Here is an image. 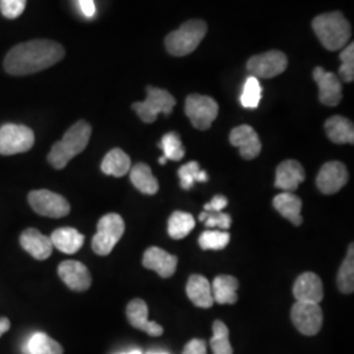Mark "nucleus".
I'll list each match as a JSON object with an SVG mask.
<instances>
[{
    "mask_svg": "<svg viewBox=\"0 0 354 354\" xmlns=\"http://www.w3.org/2000/svg\"><path fill=\"white\" fill-rule=\"evenodd\" d=\"M64 48L50 39H33L8 51L3 67L10 75L36 74L64 59Z\"/></svg>",
    "mask_w": 354,
    "mask_h": 354,
    "instance_id": "nucleus-1",
    "label": "nucleus"
},
{
    "mask_svg": "<svg viewBox=\"0 0 354 354\" xmlns=\"http://www.w3.org/2000/svg\"><path fill=\"white\" fill-rule=\"evenodd\" d=\"M92 134V127L87 121H77L64 133V138L54 143L48 155V162L55 169H64L68 162L84 151Z\"/></svg>",
    "mask_w": 354,
    "mask_h": 354,
    "instance_id": "nucleus-2",
    "label": "nucleus"
},
{
    "mask_svg": "<svg viewBox=\"0 0 354 354\" xmlns=\"http://www.w3.org/2000/svg\"><path fill=\"white\" fill-rule=\"evenodd\" d=\"M313 29L322 45L329 51L342 49L351 39L352 26L342 12L319 15L313 20Z\"/></svg>",
    "mask_w": 354,
    "mask_h": 354,
    "instance_id": "nucleus-3",
    "label": "nucleus"
},
{
    "mask_svg": "<svg viewBox=\"0 0 354 354\" xmlns=\"http://www.w3.org/2000/svg\"><path fill=\"white\" fill-rule=\"evenodd\" d=\"M206 33L207 26L203 20H188L165 37V49L174 57H185L198 48Z\"/></svg>",
    "mask_w": 354,
    "mask_h": 354,
    "instance_id": "nucleus-4",
    "label": "nucleus"
},
{
    "mask_svg": "<svg viewBox=\"0 0 354 354\" xmlns=\"http://www.w3.org/2000/svg\"><path fill=\"white\" fill-rule=\"evenodd\" d=\"M125 232V222L121 215L109 213L104 215L97 223V232L92 239L93 252L108 256Z\"/></svg>",
    "mask_w": 354,
    "mask_h": 354,
    "instance_id": "nucleus-5",
    "label": "nucleus"
},
{
    "mask_svg": "<svg viewBox=\"0 0 354 354\" xmlns=\"http://www.w3.org/2000/svg\"><path fill=\"white\" fill-rule=\"evenodd\" d=\"M147 97L142 102H134L131 108L138 114L140 120L146 124H152L156 121L158 114H169L175 105L176 99L165 89L156 88L152 86H147Z\"/></svg>",
    "mask_w": 354,
    "mask_h": 354,
    "instance_id": "nucleus-6",
    "label": "nucleus"
},
{
    "mask_svg": "<svg viewBox=\"0 0 354 354\" xmlns=\"http://www.w3.org/2000/svg\"><path fill=\"white\" fill-rule=\"evenodd\" d=\"M219 112L218 102L213 97L193 93L185 100V114L192 125L198 130H207Z\"/></svg>",
    "mask_w": 354,
    "mask_h": 354,
    "instance_id": "nucleus-7",
    "label": "nucleus"
},
{
    "mask_svg": "<svg viewBox=\"0 0 354 354\" xmlns=\"http://www.w3.org/2000/svg\"><path fill=\"white\" fill-rule=\"evenodd\" d=\"M35 145V133L26 125L6 124L0 127V155L29 151Z\"/></svg>",
    "mask_w": 354,
    "mask_h": 354,
    "instance_id": "nucleus-8",
    "label": "nucleus"
},
{
    "mask_svg": "<svg viewBox=\"0 0 354 354\" xmlns=\"http://www.w3.org/2000/svg\"><path fill=\"white\" fill-rule=\"evenodd\" d=\"M28 203L37 214L49 218H64L70 213L67 200L51 190H32L28 194Z\"/></svg>",
    "mask_w": 354,
    "mask_h": 354,
    "instance_id": "nucleus-9",
    "label": "nucleus"
},
{
    "mask_svg": "<svg viewBox=\"0 0 354 354\" xmlns=\"http://www.w3.org/2000/svg\"><path fill=\"white\" fill-rule=\"evenodd\" d=\"M288 64V57L282 51L270 50L251 57L247 62V70L257 79H270L285 73Z\"/></svg>",
    "mask_w": 354,
    "mask_h": 354,
    "instance_id": "nucleus-10",
    "label": "nucleus"
},
{
    "mask_svg": "<svg viewBox=\"0 0 354 354\" xmlns=\"http://www.w3.org/2000/svg\"><path fill=\"white\" fill-rule=\"evenodd\" d=\"M291 320L302 335L314 336L323 326V311L319 304L295 302L291 308Z\"/></svg>",
    "mask_w": 354,
    "mask_h": 354,
    "instance_id": "nucleus-11",
    "label": "nucleus"
},
{
    "mask_svg": "<svg viewBox=\"0 0 354 354\" xmlns=\"http://www.w3.org/2000/svg\"><path fill=\"white\" fill-rule=\"evenodd\" d=\"M314 80L319 87V100L326 106H336L342 99V82L339 76L317 66L314 68Z\"/></svg>",
    "mask_w": 354,
    "mask_h": 354,
    "instance_id": "nucleus-12",
    "label": "nucleus"
},
{
    "mask_svg": "<svg viewBox=\"0 0 354 354\" xmlns=\"http://www.w3.org/2000/svg\"><path fill=\"white\" fill-rule=\"evenodd\" d=\"M349 174L342 162H328L323 165L317 177L319 190L324 194H335L346 185Z\"/></svg>",
    "mask_w": 354,
    "mask_h": 354,
    "instance_id": "nucleus-13",
    "label": "nucleus"
},
{
    "mask_svg": "<svg viewBox=\"0 0 354 354\" xmlns=\"http://www.w3.org/2000/svg\"><path fill=\"white\" fill-rule=\"evenodd\" d=\"M230 143L239 149L241 158L245 160H252L257 158L263 147L257 133L250 125H241L232 129L230 133Z\"/></svg>",
    "mask_w": 354,
    "mask_h": 354,
    "instance_id": "nucleus-14",
    "label": "nucleus"
},
{
    "mask_svg": "<svg viewBox=\"0 0 354 354\" xmlns=\"http://www.w3.org/2000/svg\"><path fill=\"white\" fill-rule=\"evenodd\" d=\"M292 294L297 302L319 304L323 301V282L313 272L302 273L294 283Z\"/></svg>",
    "mask_w": 354,
    "mask_h": 354,
    "instance_id": "nucleus-15",
    "label": "nucleus"
},
{
    "mask_svg": "<svg viewBox=\"0 0 354 354\" xmlns=\"http://www.w3.org/2000/svg\"><path fill=\"white\" fill-rule=\"evenodd\" d=\"M58 276L68 289L74 291L88 290L92 283L87 266L79 261L67 260L58 266Z\"/></svg>",
    "mask_w": 354,
    "mask_h": 354,
    "instance_id": "nucleus-16",
    "label": "nucleus"
},
{
    "mask_svg": "<svg viewBox=\"0 0 354 354\" xmlns=\"http://www.w3.org/2000/svg\"><path fill=\"white\" fill-rule=\"evenodd\" d=\"M177 257L159 247H150L143 254V266L155 270L160 277L169 279L175 274Z\"/></svg>",
    "mask_w": 354,
    "mask_h": 354,
    "instance_id": "nucleus-17",
    "label": "nucleus"
},
{
    "mask_svg": "<svg viewBox=\"0 0 354 354\" xmlns=\"http://www.w3.org/2000/svg\"><path fill=\"white\" fill-rule=\"evenodd\" d=\"M127 317L129 323L134 328L140 329L150 336H160L163 335V327L159 326L155 322H150L149 317V308L147 304L142 299H133L130 304H127Z\"/></svg>",
    "mask_w": 354,
    "mask_h": 354,
    "instance_id": "nucleus-18",
    "label": "nucleus"
},
{
    "mask_svg": "<svg viewBox=\"0 0 354 354\" xmlns=\"http://www.w3.org/2000/svg\"><path fill=\"white\" fill-rule=\"evenodd\" d=\"M306 178L304 165L297 160H285L277 167L276 171V188L292 193L298 189Z\"/></svg>",
    "mask_w": 354,
    "mask_h": 354,
    "instance_id": "nucleus-19",
    "label": "nucleus"
},
{
    "mask_svg": "<svg viewBox=\"0 0 354 354\" xmlns=\"http://www.w3.org/2000/svg\"><path fill=\"white\" fill-rule=\"evenodd\" d=\"M20 244L30 256L37 260H46L53 253L50 238L36 228H28L20 235Z\"/></svg>",
    "mask_w": 354,
    "mask_h": 354,
    "instance_id": "nucleus-20",
    "label": "nucleus"
},
{
    "mask_svg": "<svg viewBox=\"0 0 354 354\" xmlns=\"http://www.w3.org/2000/svg\"><path fill=\"white\" fill-rule=\"evenodd\" d=\"M187 295L194 306L200 308H210L214 304L212 285L201 274H192L187 283Z\"/></svg>",
    "mask_w": 354,
    "mask_h": 354,
    "instance_id": "nucleus-21",
    "label": "nucleus"
},
{
    "mask_svg": "<svg viewBox=\"0 0 354 354\" xmlns=\"http://www.w3.org/2000/svg\"><path fill=\"white\" fill-rule=\"evenodd\" d=\"M273 206L276 207V210L283 218H286L288 221H290L294 226H301L304 222L302 218V201L298 196L289 193V192H283L279 193L274 198H273Z\"/></svg>",
    "mask_w": 354,
    "mask_h": 354,
    "instance_id": "nucleus-22",
    "label": "nucleus"
},
{
    "mask_svg": "<svg viewBox=\"0 0 354 354\" xmlns=\"http://www.w3.org/2000/svg\"><path fill=\"white\" fill-rule=\"evenodd\" d=\"M53 247H55L58 251L73 254L76 253L84 244V236L73 227L57 228L50 236Z\"/></svg>",
    "mask_w": 354,
    "mask_h": 354,
    "instance_id": "nucleus-23",
    "label": "nucleus"
},
{
    "mask_svg": "<svg viewBox=\"0 0 354 354\" xmlns=\"http://www.w3.org/2000/svg\"><path fill=\"white\" fill-rule=\"evenodd\" d=\"M239 281L234 276L221 274L213 281L212 294L213 299L218 304H234L238 302Z\"/></svg>",
    "mask_w": 354,
    "mask_h": 354,
    "instance_id": "nucleus-24",
    "label": "nucleus"
},
{
    "mask_svg": "<svg viewBox=\"0 0 354 354\" xmlns=\"http://www.w3.org/2000/svg\"><path fill=\"white\" fill-rule=\"evenodd\" d=\"M329 140L336 145L354 143L353 122L342 115H332L324 124Z\"/></svg>",
    "mask_w": 354,
    "mask_h": 354,
    "instance_id": "nucleus-25",
    "label": "nucleus"
},
{
    "mask_svg": "<svg viewBox=\"0 0 354 354\" xmlns=\"http://www.w3.org/2000/svg\"><path fill=\"white\" fill-rule=\"evenodd\" d=\"M130 180L133 185L143 194H156L159 190V183L152 175L150 165L138 163L130 168Z\"/></svg>",
    "mask_w": 354,
    "mask_h": 354,
    "instance_id": "nucleus-26",
    "label": "nucleus"
},
{
    "mask_svg": "<svg viewBox=\"0 0 354 354\" xmlns=\"http://www.w3.org/2000/svg\"><path fill=\"white\" fill-rule=\"evenodd\" d=\"M130 168L131 160L127 152L122 151L121 149L111 150L102 159V171L109 176H125Z\"/></svg>",
    "mask_w": 354,
    "mask_h": 354,
    "instance_id": "nucleus-27",
    "label": "nucleus"
},
{
    "mask_svg": "<svg viewBox=\"0 0 354 354\" xmlns=\"http://www.w3.org/2000/svg\"><path fill=\"white\" fill-rule=\"evenodd\" d=\"M196 226L193 215L184 212H175L168 221V234L172 239L180 241L188 236Z\"/></svg>",
    "mask_w": 354,
    "mask_h": 354,
    "instance_id": "nucleus-28",
    "label": "nucleus"
},
{
    "mask_svg": "<svg viewBox=\"0 0 354 354\" xmlns=\"http://www.w3.org/2000/svg\"><path fill=\"white\" fill-rule=\"evenodd\" d=\"M26 351L28 354H64L62 345L42 332L35 333L29 339Z\"/></svg>",
    "mask_w": 354,
    "mask_h": 354,
    "instance_id": "nucleus-29",
    "label": "nucleus"
},
{
    "mask_svg": "<svg viewBox=\"0 0 354 354\" xmlns=\"http://www.w3.org/2000/svg\"><path fill=\"white\" fill-rule=\"evenodd\" d=\"M353 244L349 245L348 254L342 261L337 274V286L344 294H352L354 291V250Z\"/></svg>",
    "mask_w": 354,
    "mask_h": 354,
    "instance_id": "nucleus-30",
    "label": "nucleus"
},
{
    "mask_svg": "<svg viewBox=\"0 0 354 354\" xmlns=\"http://www.w3.org/2000/svg\"><path fill=\"white\" fill-rule=\"evenodd\" d=\"M230 234L223 230H206L198 239L200 247L205 251H222L230 243Z\"/></svg>",
    "mask_w": 354,
    "mask_h": 354,
    "instance_id": "nucleus-31",
    "label": "nucleus"
},
{
    "mask_svg": "<svg viewBox=\"0 0 354 354\" xmlns=\"http://www.w3.org/2000/svg\"><path fill=\"white\" fill-rule=\"evenodd\" d=\"M210 345L214 354H234L230 344L227 326L221 320H215L213 323V337L210 340Z\"/></svg>",
    "mask_w": 354,
    "mask_h": 354,
    "instance_id": "nucleus-32",
    "label": "nucleus"
},
{
    "mask_svg": "<svg viewBox=\"0 0 354 354\" xmlns=\"http://www.w3.org/2000/svg\"><path fill=\"white\" fill-rule=\"evenodd\" d=\"M178 177H180L181 188L185 190H189L194 185L196 181H198V183L207 181L206 172L201 169V167L197 162H189V163L183 165L178 169Z\"/></svg>",
    "mask_w": 354,
    "mask_h": 354,
    "instance_id": "nucleus-33",
    "label": "nucleus"
},
{
    "mask_svg": "<svg viewBox=\"0 0 354 354\" xmlns=\"http://www.w3.org/2000/svg\"><path fill=\"white\" fill-rule=\"evenodd\" d=\"M159 147H162V150L165 152L163 156H165L167 160L178 162L185 155V150H184L181 138L175 131L167 133L165 137L162 138V140H160Z\"/></svg>",
    "mask_w": 354,
    "mask_h": 354,
    "instance_id": "nucleus-34",
    "label": "nucleus"
},
{
    "mask_svg": "<svg viewBox=\"0 0 354 354\" xmlns=\"http://www.w3.org/2000/svg\"><path fill=\"white\" fill-rule=\"evenodd\" d=\"M261 96H263V89L260 86L259 79L254 76L247 77V80L244 83L243 93H241V105L247 109H256L260 104Z\"/></svg>",
    "mask_w": 354,
    "mask_h": 354,
    "instance_id": "nucleus-35",
    "label": "nucleus"
},
{
    "mask_svg": "<svg viewBox=\"0 0 354 354\" xmlns=\"http://www.w3.org/2000/svg\"><path fill=\"white\" fill-rule=\"evenodd\" d=\"M200 221L205 223V227H219L226 231L231 227V215L225 212H215V210H205L200 214Z\"/></svg>",
    "mask_w": 354,
    "mask_h": 354,
    "instance_id": "nucleus-36",
    "label": "nucleus"
},
{
    "mask_svg": "<svg viewBox=\"0 0 354 354\" xmlns=\"http://www.w3.org/2000/svg\"><path fill=\"white\" fill-rule=\"evenodd\" d=\"M342 66L339 68L340 79L352 83L354 80V44H349L344 50L340 53Z\"/></svg>",
    "mask_w": 354,
    "mask_h": 354,
    "instance_id": "nucleus-37",
    "label": "nucleus"
},
{
    "mask_svg": "<svg viewBox=\"0 0 354 354\" xmlns=\"http://www.w3.org/2000/svg\"><path fill=\"white\" fill-rule=\"evenodd\" d=\"M26 0H0V11L7 19H17L26 10Z\"/></svg>",
    "mask_w": 354,
    "mask_h": 354,
    "instance_id": "nucleus-38",
    "label": "nucleus"
},
{
    "mask_svg": "<svg viewBox=\"0 0 354 354\" xmlns=\"http://www.w3.org/2000/svg\"><path fill=\"white\" fill-rule=\"evenodd\" d=\"M183 354H206V342L200 339H193L185 345Z\"/></svg>",
    "mask_w": 354,
    "mask_h": 354,
    "instance_id": "nucleus-39",
    "label": "nucleus"
},
{
    "mask_svg": "<svg viewBox=\"0 0 354 354\" xmlns=\"http://www.w3.org/2000/svg\"><path fill=\"white\" fill-rule=\"evenodd\" d=\"M227 198L222 194H218L213 197V200L209 203L205 205V210H215V212H222L227 206Z\"/></svg>",
    "mask_w": 354,
    "mask_h": 354,
    "instance_id": "nucleus-40",
    "label": "nucleus"
},
{
    "mask_svg": "<svg viewBox=\"0 0 354 354\" xmlns=\"http://www.w3.org/2000/svg\"><path fill=\"white\" fill-rule=\"evenodd\" d=\"M77 1H79L82 12L86 17L92 19L96 15V6H95L93 0H77Z\"/></svg>",
    "mask_w": 354,
    "mask_h": 354,
    "instance_id": "nucleus-41",
    "label": "nucleus"
},
{
    "mask_svg": "<svg viewBox=\"0 0 354 354\" xmlns=\"http://www.w3.org/2000/svg\"><path fill=\"white\" fill-rule=\"evenodd\" d=\"M11 328V322L7 317L0 319V336Z\"/></svg>",
    "mask_w": 354,
    "mask_h": 354,
    "instance_id": "nucleus-42",
    "label": "nucleus"
},
{
    "mask_svg": "<svg viewBox=\"0 0 354 354\" xmlns=\"http://www.w3.org/2000/svg\"><path fill=\"white\" fill-rule=\"evenodd\" d=\"M159 163H160V165H165V163H167V159H165V156L159 158Z\"/></svg>",
    "mask_w": 354,
    "mask_h": 354,
    "instance_id": "nucleus-43",
    "label": "nucleus"
},
{
    "mask_svg": "<svg viewBox=\"0 0 354 354\" xmlns=\"http://www.w3.org/2000/svg\"><path fill=\"white\" fill-rule=\"evenodd\" d=\"M124 354H142L140 351H133V352H130V353H124Z\"/></svg>",
    "mask_w": 354,
    "mask_h": 354,
    "instance_id": "nucleus-44",
    "label": "nucleus"
},
{
    "mask_svg": "<svg viewBox=\"0 0 354 354\" xmlns=\"http://www.w3.org/2000/svg\"><path fill=\"white\" fill-rule=\"evenodd\" d=\"M149 354H167V353H149Z\"/></svg>",
    "mask_w": 354,
    "mask_h": 354,
    "instance_id": "nucleus-45",
    "label": "nucleus"
}]
</instances>
